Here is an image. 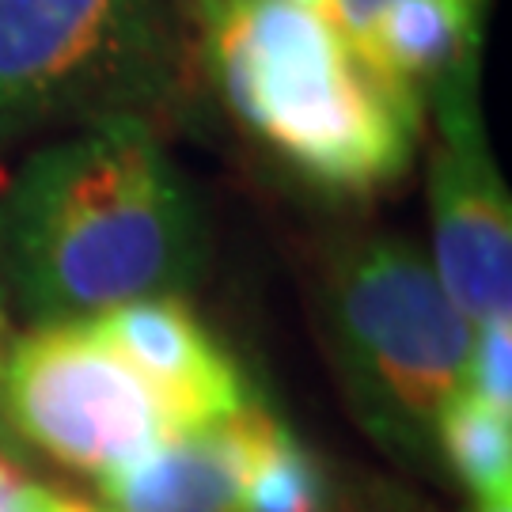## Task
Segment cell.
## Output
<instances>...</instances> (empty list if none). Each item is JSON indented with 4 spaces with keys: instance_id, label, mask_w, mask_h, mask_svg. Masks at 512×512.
<instances>
[{
    "instance_id": "obj_1",
    "label": "cell",
    "mask_w": 512,
    "mask_h": 512,
    "mask_svg": "<svg viewBox=\"0 0 512 512\" xmlns=\"http://www.w3.org/2000/svg\"><path fill=\"white\" fill-rule=\"evenodd\" d=\"M202 262V220L160 137L129 110L38 148L0 205L8 304L35 323L175 296Z\"/></svg>"
},
{
    "instance_id": "obj_2",
    "label": "cell",
    "mask_w": 512,
    "mask_h": 512,
    "mask_svg": "<svg viewBox=\"0 0 512 512\" xmlns=\"http://www.w3.org/2000/svg\"><path fill=\"white\" fill-rule=\"evenodd\" d=\"M209 76L236 122L304 183L380 194L421 141V99L387 80L357 38L296 0H198Z\"/></svg>"
},
{
    "instance_id": "obj_3",
    "label": "cell",
    "mask_w": 512,
    "mask_h": 512,
    "mask_svg": "<svg viewBox=\"0 0 512 512\" xmlns=\"http://www.w3.org/2000/svg\"><path fill=\"white\" fill-rule=\"evenodd\" d=\"M327 330L372 437L421 452L467 380L475 342V323L444 293L433 262L399 236L346 247L327 277Z\"/></svg>"
},
{
    "instance_id": "obj_4",
    "label": "cell",
    "mask_w": 512,
    "mask_h": 512,
    "mask_svg": "<svg viewBox=\"0 0 512 512\" xmlns=\"http://www.w3.org/2000/svg\"><path fill=\"white\" fill-rule=\"evenodd\" d=\"M0 429L80 475L107 478L175 429L92 323H42L8 338Z\"/></svg>"
},
{
    "instance_id": "obj_5",
    "label": "cell",
    "mask_w": 512,
    "mask_h": 512,
    "mask_svg": "<svg viewBox=\"0 0 512 512\" xmlns=\"http://www.w3.org/2000/svg\"><path fill=\"white\" fill-rule=\"evenodd\" d=\"M433 99V270L452 304L478 327L512 308V198L478 110L475 65L437 84Z\"/></svg>"
},
{
    "instance_id": "obj_6",
    "label": "cell",
    "mask_w": 512,
    "mask_h": 512,
    "mask_svg": "<svg viewBox=\"0 0 512 512\" xmlns=\"http://www.w3.org/2000/svg\"><path fill=\"white\" fill-rule=\"evenodd\" d=\"M133 0H0V145L103 88L133 46Z\"/></svg>"
},
{
    "instance_id": "obj_7",
    "label": "cell",
    "mask_w": 512,
    "mask_h": 512,
    "mask_svg": "<svg viewBox=\"0 0 512 512\" xmlns=\"http://www.w3.org/2000/svg\"><path fill=\"white\" fill-rule=\"evenodd\" d=\"M88 323L152 391L175 433L251 406L239 365L179 296L129 300Z\"/></svg>"
},
{
    "instance_id": "obj_8",
    "label": "cell",
    "mask_w": 512,
    "mask_h": 512,
    "mask_svg": "<svg viewBox=\"0 0 512 512\" xmlns=\"http://www.w3.org/2000/svg\"><path fill=\"white\" fill-rule=\"evenodd\" d=\"M266 418L251 403L213 425L179 429L137 463L99 478V490L114 512H243V486Z\"/></svg>"
},
{
    "instance_id": "obj_9",
    "label": "cell",
    "mask_w": 512,
    "mask_h": 512,
    "mask_svg": "<svg viewBox=\"0 0 512 512\" xmlns=\"http://www.w3.org/2000/svg\"><path fill=\"white\" fill-rule=\"evenodd\" d=\"M357 46L387 80L421 99L475 65L478 0H387Z\"/></svg>"
},
{
    "instance_id": "obj_10",
    "label": "cell",
    "mask_w": 512,
    "mask_h": 512,
    "mask_svg": "<svg viewBox=\"0 0 512 512\" xmlns=\"http://www.w3.org/2000/svg\"><path fill=\"white\" fill-rule=\"evenodd\" d=\"M433 440L475 501L512 494V414H501L463 384L437 414Z\"/></svg>"
},
{
    "instance_id": "obj_11",
    "label": "cell",
    "mask_w": 512,
    "mask_h": 512,
    "mask_svg": "<svg viewBox=\"0 0 512 512\" xmlns=\"http://www.w3.org/2000/svg\"><path fill=\"white\" fill-rule=\"evenodd\" d=\"M243 512H330V486L308 448L270 414L243 486Z\"/></svg>"
},
{
    "instance_id": "obj_12",
    "label": "cell",
    "mask_w": 512,
    "mask_h": 512,
    "mask_svg": "<svg viewBox=\"0 0 512 512\" xmlns=\"http://www.w3.org/2000/svg\"><path fill=\"white\" fill-rule=\"evenodd\" d=\"M463 384L501 414H512V315L486 319L475 327Z\"/></svg>"
},
{
    "instance_id": "obj_13",
    "label": "cell",
    "mask_w": 512,
    "mask_h": 512,
    "mask_svg": "<svg viewBox=\"0 0 512 512\" xmlns=\"http://www.w3.org/2000/svg\"><path fill=\"white\" fill-rule=\"evenodd\" d=\"M0 512H84V505L50 494L12 471L8 463H0Z\"/></svg>"
},
{
    "instance_id": "obj_14",
    "label": "cell",
    "mask_w": 512,
    "mask_h": 512,
    "mask_svg": "<svg viewBox=\"0 0 512 512\" xmlns=\"http://www.w3.org/2000/svg\"><path fill=\"white\" fill-rule=\"evenodd\" d=\"M387 0H334V12H338V23L346 27L349 35L357 38L368 23L376 19V12L384 8Z\"/></svg>"
},
{
    "instance_id": "obj_15",
    "label": "cell",
    "mask_w": 512,
    "mask_h": 512,
    "mask_svg": "<svg viewBox=\"0 0 512 512\" xmlns=\"http://www.w3.org/2000/svg\"><path fill=\"white\" fill-rule=\"evenodd\" d=\"M8 293H4V277H0V361H4V349H8Z\"/></svg>"
},
{
    "instance_id": "obj_16",
    "label": "cell",
    "mask_w": 512,
    "mask_h": 512,
    "mask_svg": "<svg viewBox=\"0 0 512 512\" xmlns=\"http://www.w3.org/2000/svg\"><path fill=\"white\" fill-rule=\"evenodd\" d=\"M475 512H512V494H497V497H486V501H478Z\"/></svg>"
},
{
    "instance_id": "obj_17",
    "label": "cell",
    "mask_w": 512,
    "mask_h": 512,
    "mask_svg": "<svg viewBox=\"0 0 512 512\" xmlns=\"http://www.w3.org/2000/svg\"><path fill=\"white\" fill-rule=\"evenodd\" d=\"M296 4H304V8H315V12H327V16L338 19V12H334V0H296Z\"/></svg>"
}]
</instances>
